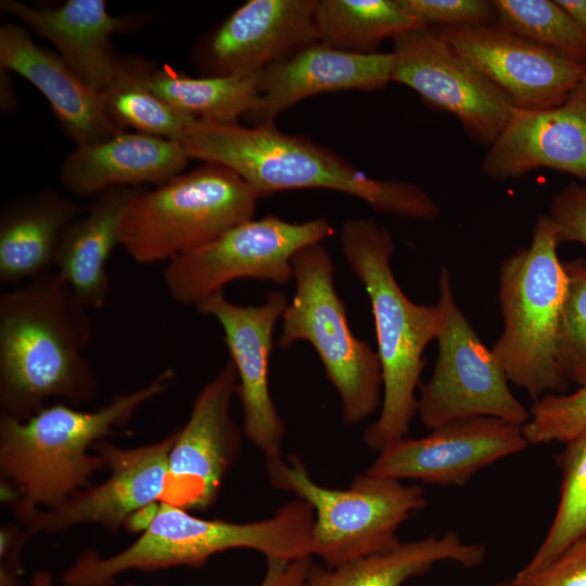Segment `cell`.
I'll return each mask as SVG.
<instances>
[{
  "label": "cell",
  "instance_id": "6da1fadb",
  "mask_svg": "<svg viewBox=\"0 0 586 586\" xmlns=\"http://www.w3.org/2000/svg\"><path fill=\"white\" fill-rule=\"evenodd\" d=\"M92 335L89 308L55 271L1 292L0 417L26 420L50 398L92 399Z\"/></svg>",
  "mask_w": 586,
  "mask_h": 586
},
{
  "label": "cell",
  "instance_id": "7a4b0ae2",
  "mask_svg": "<svg viewBox=\"0 0 586 586\" xmlns=\"http://www.w3.org/2000/svg\"><path fill=\"white\" fill-rule=\"evenodd\" d=\"M180 142L190 158L238 174L259 199L288 190L326 189L355 196L381 214L423 221L441 215L419 184L370 177L329 148L275 125L195 119Z\"/></svg>",
  "mask_w": 586,
  "mask_h": 586
},
{
  "label": "cell",
  "instance_id": "3957f363",
  "mask_svg": "<svg viewBox=\"0 0 586 586\" xmlns=\"http://www.w3.org/2000/svg\"><path fill=\"white\" fill-rule=\"evenodd\" d=\"M173 378L174 370L165 369L92 411L56 403L26 420L0 417V475L14 494L15 515L56 507L90 486L105 463L89 448L127 425L143 405L167 391Z\"/></svg>",
  "mask_w": 586,
  "mask_h": 586
},
{
  "label": "cell",
  "instance_id": "277c9868",
  "mask_svg": "<svg viewBox=\"0 0 586 586\" xmlns=\"http://www.w3.org/2000/svg\"><path fill=\"white\" fill-rule=\"evenodd\" d=\"M340 243L373 316L383 394L379 418L367 428L364 441L381 453L405 438L417 415L424 352L441 332L444 314L438 303H415L402 290L391 267L395 245L386 227L369 218H349L341 226Z\"/></svg>",
  "mask_w": 586,
  "mask_h": 586
},
{
  "label": "cell",
  "instance_id": "5b68a950",
  "mask_svg": "<svg viewBox=\"0 0 586 586\" xmlns=\"http://www.w3.org/2000/svg\"><path fill=\"white\" fill-rule=\"evenodd\" d=\"M313 508L291 500L262 521L234 523L203 519L160 501L150 524L124 550L102 558L82 552L63 575L65 586H112L127 571L204 565L213 556L231 549H252L266 559L297 560L311 557Z\"/></svg>",
  "mask_w": 586,
  "mask_h": 586
},
{
  "label": "cell",
  "instance_id": "8992f818",
  "mask_svg": "<svg viewBox=\"0 0 586 586\" xmlns=\"http://www.w3.org/2000/svg\"><path fill=\"white\" fill-rule=\"evenodd\" d=\"M559 241L547 216L536 218L530 246L507 256L499 267L502 331L492 353L509 382L534 400L563 393L568 380L559 358L568 276Z\"/></svg>",
  "mask_w": 586,
  "mask_h": 586
},
{
  "label": "cell",
  "instance_id": "52a82bcc",
  "mask_svg": "<svg viewBox=\"0 0 586 586\" xmlns=\"http://www.w3.org/2000/svg\"><path fill=\"white\" fill-rule=\"evenodd\" d=\"M256 192L234 171L205 163L131 198L120 246L137 263L170 262L254 216Z\"/></svg>",
  "mask_w": 586,
  "mask_h": 586
},
{
  "label": "cell",
  "instance_id": "ba28073f",
  "mask_svg": "<svg viewBox=\"0 0 586 586\" xmlns=\"http://www.w3.org/2000/svg\"><path fill=\"white\" fill-rule=\"evenodd\" d=\"M292 269L295 292L282 314L276 345L285 349L298 341L309 343L340 396L343 421L360 423L382 404L377 351L353 333L335 289L333 260L321 243L300 251Z\"/></svg>",
  "mask_w": 586,
  "mask_h": 586
},
{
  "label": "cell",
  "instance_id": "9c48e42d",
  "mask_svg": "<svg viewBox=\"0 0 586 586\" xmlns=\"http://www.w3.org/2000/svg\"><path fill=\"white\" fill-rule=\"evenodd\" d=\"M265 466L275 488L313 508L311 555L328 569L395 547L399 526L426 505L422 487L391 477L365 472L347 489H333L317 484L296 455L265 460Z\"/></svg>",
  "mask_w": 586,
  "mask_h": 586
},
{
  "label": "cell",
  "instance_id": "30bf717a",
  "mask_svg": "<svg viewBox=\"0 0 586 586\" xmlns=\"http://www.w3.org/2000/svg\"><path fill=\"white\" fill-rule=\"evenodd\" d=\"M333 233V227L322 217L303 222L273 215L252 218L168 262L163 272L164 285L174 302L186 306H195L239 279L286 285L292 279L294 256Z\"/></svg>",
  "mask_w": 586,
  "mask_h": 586
},
{
  "label": "cell",
  "instance_id": "8fae6325",
  "mask_svg": "<svg viewBox=\"0 0 586 586\" xmlns=\"http://www.w3.org/2000/svg\"><path fill=\"white\" fill-rule=\"evenodd\" d=\"M437 303L444 322L433 373L420 385L417 413L422 424L434 430L456 420L493 417L523 425L530 409L511 392L492 349L458 306L445 266L440 268Z\"/></svg>",
  "mask_w": 586,
  "mask_h": 586
},
{
  "label": "cell",
  "instance_id": "7c38bea8",
  "mask_svg": "<svg viewBox=\"0 0 586 586\" xmlns=\"http://www.w3.org/2000/svg\"><path fill=\"white\" fill-rule=\"evenodd\" d=\"M393 41L392 82L412 89L431 107L453 114L473 141L489 146L514 107L508 95L436 28L415 27Z\"/></svg>",
  "mask_w": 586,
  "mask_h": 586
},
{
  "label": "cell",
  "instance_id": "4fadbf2b",
  "mask_svg": "<svg viewBox=\"0 0 586 586\" xmlns=\"http://www.w3.org/2000/svg\"><path fill=\"white\" fill-rule=\"evenodd\" d=\"M237 393L238 375L229 360L201 388L188 421L176 430L161 501L188 511L215 504L242 448L243 433L231 415Z\"/></svg>",
  "mask_w": 586,
  "mask_h": 586
},
{
  "label": "cell",
  "instance_id": "5bb4252c",
  "mask_svg": "<svg viewBox=\"0 0 586 586\" xmlns=\"http://www.w3.org/2000/svg\"><path fill=\"white\" fill-rule=\"evenodd\" d=\"M175 438L176 431L133 448L105 441L97 443L93 447L109 469V477L76 492L56 507L37 509L20 518L25 537L55 534L86 523L118 531L131 515L162 500Z\"/></svg>",
  "mask_w": 586,
  "mask_h": 586
},
{
  "label": "cell",
  "instance_id": "9a60e30c",
  "mask_svg": "<svg viewBox=\"0 0 586 586\" xmlns=\"http://www.w3.org/2000/svg\"><path fill=\"white\" fill-rule=\"evenodd\" d=\"M286 295L270 291L259 305L230 302L224 291L194 306L213 317L224 339L238 375V393L243 410V432L265 460L281 457L285 425L269 392V364L275 328L288 305Z\"/></svg>",
  "mask_w": 586,
  "mask_h": 586
},
{
  "label": "cell",
  "instance_id": "2e32d148",
  "mask_svg": "<svg viewBox=\"0 0 586 586\" xmlns=\"http://www.w3.org/2000/svg\"><path fill=\"white\" fill-rule=\"evenodd\" d=\"M436 29L518 107L559 106L586 78V64L542 47L497 22Z\"/></svg>",
  "mask_w": 586,
  "mask_h": 586
},
{
  "label": "cell",
  "instance_id": "e0dca14e",
  "mask_svg": "<svg viewBox=\"0 0 586 586\" xmlns=\"http://www.w3.org/2000/svg\"><path fill=\"white\" fill-rule=\"evenodd\" d=\"M421 438H403L384 450L367 473L462 486L488 466L527 447L522 425L493 417L456 420Z\"/></svg>",
  "mask_w": 586,
  "mask_h": 586
},
{
  "label": "cell",
  "instance_id": "ac0fdd59",
  "mask_svg": "<svg viewBox=\"0 0 586 586\" xmlns=\"http://www.w3.org/2000/svg\"><path fill=\"white\" fill-rule=\"evenodd\" d=\"M318 0H249L195 49L205 76L259 73L318 41Z\"/></svg>",
  "mask_w": 586,
  "mask_h": 586
},
{
  "label": "cell",
  "instance_id": "d6986e66",
  "mask_svg": "<svg viewBox=\"0 0 586 586\" xmlns=\"http://www.w3.org/2000/svg\"><path fill=\"white\" fill-rule=\"evenodd\" d=\"M394 67L393 51L349 53L317 41L260 72L259 94L245 119L252 126L273 125L283 111L307 98L381 89L392 82Z\"/></svg>",
  "mask_w": 586,
  "mask_h": 586
},
{
  "label": "cell",
  "instance_id": "ffe728a7",
  "mask_svg": "<svg viewBox=\"0 0 586 586\" xmlns=\"http://www.w3.org/2000/svg\"><path fill=\"white\" fill-rule=\"evenodd\" d=\"M550 168L586 180V102L572 94L550 109L514 106L481 163L492 180Z\"/></svg>",
  "mask_w": 586,
  "mask_h": 586
},
{
  "label": "cell",
  "instance_id": "44dd1931",
  "mask_svg": "<svg viewBox=\"0 0 586 586\" xmlns=\"http://www.w3.org/2000/svg\"><path fill=\"white\" fill-rule=\"evenodd\" d=\"M0 8L52 43L63 61L92 89L102 92L118 68L111 38L142 25V16L116 17L104 0H67L55 9L1 0Z\"/></svg>",
  "mask_w": 586,
  "mask_h": 586
},
{
  "label": "cell",
  "instance_id": "7402d4cb",
  "mask_svg": "<svg viewBox=\"0 0 586 586\" xmlns=\"http://www.w3.org/2000/svg\"><path fill=\"white\" fill-rule=\"evenodd\" d=\"M0 67L24 77L43 94L76 146L123 131L107 118L100 92L88 86L59 54L38 46L17 24H1Z\"/></svg>",
  "mask_w": 586,
  "mask_h": 586
},
{
  "label": "cell",
  "instance_id": "603a6c76",
  "mask_svg": "<svg viewBox=\"0 0 586 586\" xmlns=\"http://www.w3.org/2000/svg\"><path fill=\"white\" fill-rule=\"evenodd\" d=\"M190 157L182 143L139 131H119L77 145L60 168L63 187L77 196H97L115 187L161 186L182 174Z\"/></svg>",
  "mask_w": 586,
  "mask_h": 586
},
{
  "label": "cell",
  "instance_id": "cb8c5ba5",
  "mask_svg": "<svg viewBox=\"0 0 586 586\" xmlns=\"http://www.w3.org/2000/svg\"><path fill=\"white\" fill-rule=\"evenodd\" d=\"M87 207L51 189L7 202L0 214V281L18 285L54 268L61 240Z\"/></svg>",
  "mask_w": 586,
  "mask_h": 586
},
{
  "label": "cell",
  "instance_id": "d4e9b609",
  "mask_svg": "<svg viewBox=\"0 0 586 586\" xmlns=\"http://www.w3.org/2000/svg\"><path fill=\"white\" fill-rule=\"evenodd\" d=\"M139 189L115 187L98 194L64 233L54 271L89 309L105 305L111 295L107 262L120 245V222Z\"/></svg>",
  "mask_w": 586,
  "mask_h": 586
},
{
  "label": "cell",
  "instance_id": "484cf974",
  "mask_svg": "<svg viewBox=\"0 0 586 586\" xmlns=\"http://www.w3.org/2000/svg\"><path fill=\"white\" fill-rule=\"evenodd\" d=\"M486 555L483 544L466 542L449 530L440 536L400 542L388 550L361 557L335 569H323L313 563L308 586H403L437 563L448 561L472 569L482 564Z\"/></svg>",
  "mask_w": 586,
  "mask_h": 586
},
{
  "label": "cell",
  "instance_id": "4316f807",
  "mask_svg": "<svg viewBox=\"0 0 586 586\" xmlns=\"http://www.w3.org/2000/svg\"><path fill=\"white\" fill-rule=\"evenodd\" d=\"M153 64L139 56H120L110 86L100 92L107 118L120 130L136 131L181 141L195 120L151 88L149 78Z\"/></svg>",
  "mask_w": 586,
  "mask_h": 586
},
{
  "label": "cell",
  "instance_id": "83f0119b",
  "mask_svg": "<svg viewBox=\"0 0 586 586\" xmlns=\"http://www.w3.org/2000/svg\"><path fill=\"white\" fill-rule=\"evenodd\" d=\"M259 73L191 77L168 66H153L152 90L180 112L219 123H237L254 106L259 94Z\"/></svg>",
  "mask_w": 586,
  "mask_h": 586
},
{
  "label": "cell",
  "instance_id": "f1b7e54d",
  "mask_svg": "<svg viewBox=\"0 0 586 586\" xmlns=\"http://www.w3.org/2000/svg\"><path fill=\"white\" fill-rule=\"evenodd\" d=\"M318 41L358 54L377 53L387 38L420 25L399 0H318L315 12Z\"/></svg>",
  "mask_w": 586,
  "mask_h": 586
},
{
  "label": "cell",
  "instance_id": "f546056e",
  "mask_svg": "<svg viewBox=\"0 0 586 586\" xmlns=\"http://www.w3.org/2000/svg\"><path fill=\"white\" fill-rule=\"evenodd\" d=\"M557 456L561 471L559 505L549 530L530 561L519 571L535 572L586 536V431Z\"/></svg>",
  "mask_w": 586,
  "mask_h": 586
},
{
  "label": "cell",
  "instance_id": "4dcf8cb0",
  "mask_svg": "<svg viewBox=\"0 0 586 586\" xmlns=\"http://www.w3.org/2000/svg\"><path fill=\"white\" fill-rule=\"evenodd\" d=\"M496 22L513 33L586 64V33L556 0H494Z\"/></svg>",
  "mask_w": 586,
  "mask_h": 586
},
{
  "label": "cell",
  "instance_id": "1f68e13d",
  "mask_svg": "<svg viewBox=\"0 0 586 586\" xmlns=\"http://www.w3.org/2000/svg\"><path fill=\"white\" fill-rule=\"evenodd\" d=\"M568 286L562 309L559 358L569 381L586 385V260L563 263Z\"/></svg>",
  "mask_w": 586,
  "mask_h": 586
},
{
  "label": "cell",
  "instance_id": "d6a6232c",
  "mask_svg": "<svg viewBox=\"0 0 586 586\" xmlns=\"http://www.w3.org/2000/svg\"><path fill=\"white\" fill-rule=\"evenodd\" d=\"M530 445L566 444L586 431V385L570 393L546 394L534 400L522 425Z\"/></svg>",
  "mask_w": 586,
  "mask_h": 586
},
{
  "label": "cell",
  "instance_id": "836d02e7",
  "mask_svg": "<svg viewBox=\"0 0 586 586\" xmlns=\"http://www.w3.org/2000/svg\"><path fill=\"white\" fill-rule=\"evenodd\" d=\"M399 3L420 25L432 28L496 22L493 2L487 0H399Z\"/></svg>",
  "mask_w": 586,
  "mask_h": 586
},
{
  "label": "cell",
  "instance_id": "e575fe53",
  "mask_svg": "<svg viewBox=\"0 0 586 586\" xmlns=\"http://www.w3.org/2000/svg\"><path fill=\"white\" fill-rule=\"evenodd\" d=\"M494 586H586V536L546 566L501 579Z\"/></svg>",
  "mask_w": 586,
  "mask_h": 586
},
{
  "label": "cell",
  "instance_id": "d590c367",
  "mask_svg": "<svg viewBox=\"0 0 586 586\" xmlns=\"http://www.w3.org/2000/svg\"><path fill=\"white\" fill-rule=\"evenodd\" d=\"M547 216L559 243L577 242L586 246V186L572 182L556 193Z\"/></svg>",
  "mask_w": 586,
  "mask_h": 586
},
{
  "label": "cell",
  "instance_id": "8d00e7d4",
  "mask_svg": "<svg viewBox=\"0 0 586 586\" xmlns=\"http://www.w3.org/2000/svg\"><path fill=\"white\" fill-rule=\"evenodd\" d=\"M27 538L15 526L1 528L0 586H17L21 570L22 548Z\"/></svg>",
  "mask_w": 586,
  "mask_h": 586
},
{
  "label": "cell",
  "instance_id": "74e56055",
  "mask_svg": "<svg viewBox=\"0 0 586 586\" xmlns=\"http://www.w3.org/2000/svg\"><path fill=\"white\" fill-rule=\"evenodd\" d=\"M29 586H53L52 575L39 570L30 578ZM125 586H135L127 584ZM259 586H304L300 576L289 566L281 563H269Z\"/></svg>",
  "mask_w": 586,
  "mask_h": 586
},
{
  "label": "cell",
  "instance_id": "f35d334b",
  "mask_svg": "<svg viewBox=\"0 0 586 586\" xmlns=\"http://www.w3.org/2000/svg\"><path fill=\"white\" fill-rule=\"evenodd\" d=\"M556 2L586 33V0H556Z\"/></svg>",
  "mask_w": 586,
  "mask_h": 586
},
{
  "label": "cell",
  "instance_id": "ab89813d",
  "mask_svg": "<svg viewBox=\"0 0 586 586\" xmlns=\"http://www.w3.org/2000/svg\"><path fill=\"white\" fill-rule=\"evenodd\" d=\"M1 68V109L11 111L15 107L16 97L8 71Z\"/></svg>",
  "mask_w": 586,
  "mask_h": 586
},
{
  "label": "cell",
  "instance_id": "60d3db41",
  "mask_svg": "<svg viewBox=\"0 0 586 586\" xmlns=\"http://www.w3.org/2000/svg\"><path fill=\"white\" fill-rule=\"evenodd\" d=\"M573 94L586 102V78L578 85Z\"/></svg>",
  "mask_w": 586,
  "mask_h": 586
}]
</instances>
